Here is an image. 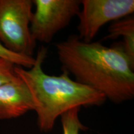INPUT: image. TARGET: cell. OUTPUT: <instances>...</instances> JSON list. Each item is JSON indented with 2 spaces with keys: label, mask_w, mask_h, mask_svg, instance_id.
I'll use <instances>...</instances> for the list:
<instances>
[{
  "label": "cell",
  "mask_w": 134,
  "mask_h": 134,
  "mask_svg": "<svg viewBox=\"0 0 134 134\" xmlns=\"http://www.w3.org/2000/svg\"><path fill=\"white\" fill-rule=\"evenodd\" d=\"M15 65L7 60L0 58V86L16 79Z\"/></svg>",
  "instance_id": "30bf717a"
},
{
  "label": "cell",
  "mask_w": 134,
  "mask_h": 134,
  "mask_svg": "<svg viewBox=\"0 0 134 134\" xmlns=\"http://www.w3.org/2000/svg\"><path fill=\"white\" fill-rule=\"evenodd\" d=\"M30 29L35 41L49 43L58 32L66 27L81 9L79 0H32Z\"/></svg>",
  "instance_id": "277c9868"
},
{
  "label": "cell",
  "mask_w": 134,
  "mask_h": 134,
  "mask_svg": "<svg viewBox=\"0 0 134 134\" xmlns=\"http://www.w3.org/2000/svg\"><path fill=\"white\" fill-rule=\"evenodd\" d=\"M78 13V35L81 41L91 42L100 28L108 23L130 16L133 0H82Z\"/></svg>",
  "instance_id": "5b68a950"
},
{
  "label": "cell",
  "mask_w": 134,
  "mask_h": 134,
  "mask_svg": "<svg viewBox=\"0 0 134 134\" xmlns=\"http://www.w3.org/2000/svg\"><path fill=\"white\" fill-rule=\"evenodd\" d=\"M47 49L38 50L32 67L16 66L15 72L25 83L32 99L37 124L42 132H49L55 121L67 110L81 107L99 106L107 99L103 94L71 79L65 71L59 76L46 74L42 65Z\"/></svg>",
  "instance_id": "7a4b0ae2"
},
{
  "label": "cell",
  "mask_w": 134,
  "mask_h": 134,
  "mask_svg": "<svg viewBox=\"0 0 134 134\" xmlns=\"http://www.w3.org/2000/svg\"><path fill=\"white\" fill-rule=\"evenodd\" d=\"M63 71L79 83L119 104L134 97V63L121 43L112 47L85 42L76 35L55 44Z\"/></svg>",
  "instance_id": "6da1fadb"
},
{
  "label": "cell",
  "mask_w": 134,
  "mask_h": 134,
  "mask_svg": "<svg viewBox=\"0 0 134 134\" xmlns=\"http://www.w3.org/2000/svg\"><path fill=\"white\" fill-rule=\"evenodd\" d=\"M105 39L123 37L122 47L132 62L134 63V17L130 16L113 22L109 27Z\"/></svg>",
  "instance_id": "52a82bcc"
},
{
  "label": "cell",
  "mask_w": 134,
  "mask_h": 134,
  "mask_svg": "<svg viewBox=\"0 0 134 134\" xmlns=\"http://www.w3.org/2000/svg\"><path fill=\"white\" fill-rule=\"evenodd\" d=\"M0 58L7 60L15 65L29 69L33 66L36 62V58L33 57L20 55L9 51L0 42Z\"/></svg>",
  "instance_id": "9c48e42d"
},
{
  "label": "cell",
  "mask_w": 134,
  "mask_h": 134,
  "mask_svg": "<svg viewBox=\"0 0 134 134\" xmlns=\"http://www.w3.org/2000/svg\"><path fill=\"white\" fill-rule=\"evenodd\" d=\"M34 110L30 92L19 76L0 86V119L17 118Z\"/></svg>",
  "instance_id": "8992f818"
},
{
  "label": "cell",
  "mask_w": 134,
  "mask_h": 134,
  "mask_svg": "<svg viewBox=\"0 0 134 134\" xmlns=\"http://www.w3.org/2000/svg\"><path fill=\"white\" fill-rule=\"evenodd\" d=\"M32 0H0V42L9 51L33 57L36 42L31 34Z\"/></svg>",
  "instance_id": "3957f363"
},
{
  "label": "cell",
  "mask_w": 134,
  "mask_h": 134,
  "mask_svg": "<svg viewBox=\"0 0 134 134\" xmlns=\"http://www.w3.org/2000/svg\"><path fill=\"white\" fill-rule=\"evenodd\" d=\"M81 108L77 107L70 109L60 115L63 134H80V130L87 129L80 121L79 113Z\"/></svg>",
  "instance_id": "ba28073f"
}]
</instances>
